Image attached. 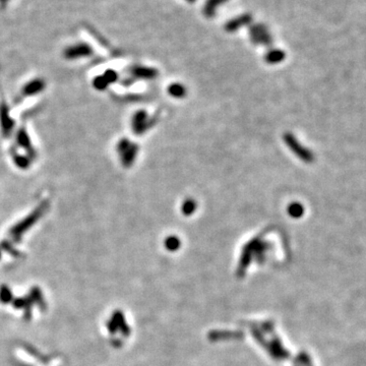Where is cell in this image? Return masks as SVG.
<instances>
[{"label": "cell", "instance_id": "cell-1", "mask_svg": "<svg viewBox=\"0 0 366 366\" xmlns=\"http://www.w3.org/2000/svg\"><path fill=\"white\" fill-rule=\"evenodd\" d=\"M93 53L92 47L90 45H88L87 43H76L74 45H71L69 47H67L64 50V57L66 59H80V58H85L90 56Z\"/></svg>", "mask_w": 366, "mask_h": 366}, {"label": "cell", "instance_id": "cell-2", "mask_svg": "<svg viewBox=\"0 0 366 366\" xmlns=\"http://www.w3.org/2000/svg\"><path fill=\"white\" fill-rule=\"evenodd\" d=\"M250 36L254 42L263 43V44H269L271 43V36L267 30V28L264 24L257 23L250 28L249 30Z\"/></svg>", "mask_w": 366, "mask_h": 366}, {"label": "cell", "instance_id": "cell-3", "mask_svg": "<svg viewBox=\"0 0 366 366\" xmlns=\"http://www.w3.org/2000/svg\"><path fill=\"white\" fill-rule=\"evenodd\" d=\"M251 20H252L251 15L248 14V13H245V14H242V15H240L238 17H235V18L231 19L230 21H228L226 23V25H225V29L228 32H234V31L240 29L241 27L250 23Z\"/></svg>", "mask_w": 366, "mask_h": 366}, {"label": "cell", "instance_id": "cell-4", "mask_svg": "<svg viewBox=\"0 0 366 366\" xmlns=\"http://www.w3.org/2000/svg\"><path fill=\"white\" fill-rule=\"evenodd\" d=\"M43 89H44L43 81L35 80V81H32L31 83L25 85V87L23 88V94L27 95V96L35 95V94L41 92Z\"/></svg>", "mask_w": 366, "mask_h": 366}, {"label": "cell", "instance_id": "cell-5", "mask_svg": "<svg viewBox=\"0 0 366 366\" xmlns=\"http://www.w3.org/2000/svg\"><path fill=\"white\" fill-rule=\"evenodd\" d=\"M228 0H206L204 6H203V13L207 17H213L216 13V10L219 5L224 4Z\"/></svg>", "mask_w": 366, "mask_h": 366}, {"label": "cell", "instance_id": "cell-6", "mask_svg": "<svg viewBox=\"0 0 366 366\" xmlns=\"http://www.w3.org/2000/svg\"><path fill=\"white\" fill-rule=\"evenodd\" d=\"M18 143H19L21 146H24L25 148H30V145H31V143H30V139H29V137H28L27 133H25L23 129H21V130H20V133H19V136H18Z\"/></svg>", "mask_w": 366, "mask_h": 366}, {"label": "cell", "instance_id": "cell-7", "mask_svg": "<svg viewBox=\"0 0 366 366\" xmlns=\"http://www.w3.org/2000/svg\"><path fill=\"white\" fill-rule=\"evenodd\" d=\"M268 57H269V60H271V61H278V60L283 58V53L281 51H278V50L273 51L268 55Z\"/></svg>", "mask_w": 366, "mask_h": 366}, {"label": "cell", "instance_id": "cell-8", "mask_svg": "<svg viewBox=\"0 0 366 366\" xmlns=\"http://www.w3.org/2000/svg\"><path fill=\"white\" fill-rule=\"evenodd\" d=\"M8 1H9V0H0V5H1V6H4Z\"/></svg>", "mask_w": 366, "mask_h": 366}, {"label": "cell", "instance_id": "cell-9", "mask_svg": "<svg viewBox=\"0 0 366 366\" xmlns=\"http://www.w3.org/2000/svg\"><path fill=\"white\" fill-rule=\"evenodd\" d=\"M185 1H187V2H189V3H194L196 0H185Z\"/></svg>", "mask_w": 366, "mask_h": 366}]
</instances>
